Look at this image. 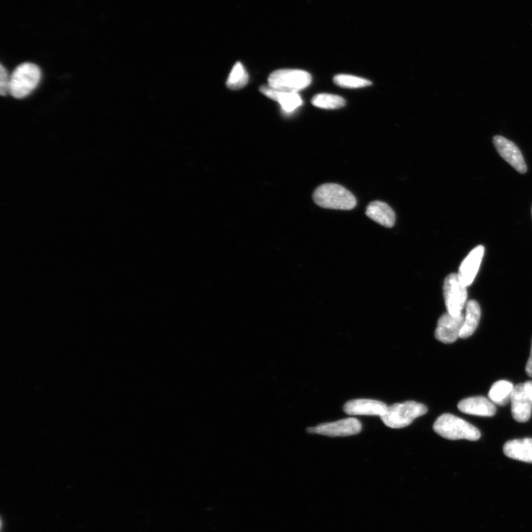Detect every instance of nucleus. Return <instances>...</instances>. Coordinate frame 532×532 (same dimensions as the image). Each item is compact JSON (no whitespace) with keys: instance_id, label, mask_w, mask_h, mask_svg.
<instances>
[{"instance_id":"1","label":"nucleus","mask_w":532,"mask_h":532,"mask_svg":"<svg viewBox=\"0 0 532 532\" xmlns=\"http://www.w3.org/2000/svg\"><path fill=\"white\" fill-rule=\"evenodd\" d=\"M313 198L316 204L325 209L351 210L357 206L354 195L336 184L320 186L313 192Z\"/></svg>"},{"instance_id":"2","label":"nucleus","mask_w":532,"mask_h":532,"mask_svg":"<svg viewBox=\"0 0 532 532\" xmlns=\"http://www.w3.org/2000/svg\"><path fill=\"white\" fill-rule=\"evenodd\" d=\"M434 429L440 436L449 440L478 441L480 432L468 422L452 414H443L436 421Z\"/></svg>"},{"instance_id":"3","label":"nucleus","mask_w":532,"mask_h":532,"mask_svg":"<svg viewBox=\"0 0 532 532\" xmlns=\"http://www.w3.org/2000/svg\"><path fill=\"white\" fill-rule=\"evenodd\" d=\"M39 66L33 63L21 64L10 76L9 93L15 98H23L38 86L41 80Z\"/></svg>"},{"instance_id":"4","label":"nucleus","mask_w":532,"mask_h":532,"mask_svg":"<svg viewBox=\"0 0 532 532\" xmlns=\"http://www.w3.org/2000/svg\"><path fill=\"white\" fill-rule=\"evenodd\" d=\"M427 412V407L424 405L409 401L388 407L381 420L388 427L400 429L409 426L415 419Z\"/></svg>"},{"instance_id":"5","label":"nucleus","mask_w":532,"mask_h":532,"mask_svg":"<svg viewBox=\"0 0 532 532\" xmlns=\"http://www.w3.org/2000/svg\"><path fill=\"white\" fill-rule=\"evenodd\" d=\"M312 81L309 73L296 69L275 71L268 79L269 86L274 90L298 93L311 85Z\"/></svg>"},{"instance_id":"6","label":"nucleus","mask_w":532,"mask_h":532,"mask_svg":"<svg viewBox=\"0 0 532 532\" xmlns=\"http://www.w3.org/2000/svg\"><path fill=\"white\" fill-rule=\"evenodd\" d=\"M444 296L448 313L458 316L468 303V287L458 274H449L444 282Z\"/></svg>"},{"instance_id":"7","label":"nucleus","mask_w":532,"mask_h":532,"mask_svg":"<svg viewBox=\"0 0 532 532\" xmlns=\"http://www.w3.org/2000/svg\"><path fill=\"white\" fill-rule=\"evenodd\" d=\"M362 430V424L354 418L342 420L335 422L325 423L315 427H309L308 434L331 437H344L357 435Z\"/></svg>"},{"instance_id":"8","label":"nucleus","mask_w":532,"mask_h":532,"mask_svg":"<svg viewBox=\"0 0 532 532\" xmlns=\"http://www.w3.org/2000/svg\"><path fill=\"white\" fill-rule=\"evenodd\" d=\"M463 320V313L458 316L448 312L444 313L438 321L435 332L436 339L445 344L455 342L460 338Z\"/></svg>"},{"instance_id":"9","label":"nucleus","mask_w":532,"mask_h":532,"mask_svg":"<svg viewBox=\"0 0 532 532\" xmlns=\"http://www.w3.org/2000/svg\"><path fill=\"white\" fill-rule=\"evenodd\" d=\"M496 151L509 163L513 168L519 173L524 174L527 171L524 158L519 149L511 141L501 136H496L493 139Z\"/></svg>"},{"instance_id":"10","label":"nucleus","mask_w":532,"mask_h":532,"mask_svg":"<svg viewBox=\"0 0 532 532\" xmlns=\"http://www.w3.org/2000/svg\"><path fill=\"white\" fill-rule=\"evenodd\" d=\"M485 251L483 245H478L461 262L458 274L466 287L471 286L474 282L483 260Z\"/></svg>"},{"instance_id":"11","label":"nucleus","mask_w":532,"mask_h":532,"mask_svg":"<svg viewBox=\"0 0 532 532\" xmlns=\"http://www.w3.org/2000/svg\"><path fill=\"white\" fill-rule=\"evenodd\" d=\"M510 403L512 417L515 421L524 423L530 420L532 403L525 391L524 384L514 387Z\"/></svg>"},{"instance_id":"12","label":"nucleus","mask_w":532,"mask_h":532,"mask_svg":"<svg viewBox=\"0 0 532 532\" xmlns=\"http://www.w3.org/2000/svg\"><path fill=\"white\" fill-rule=\"evenodd\" d=\"M388 407L384 403L372 399H354L345 405L344 411L352 415H377L381 417Z\"/></svg>"},{"instance_id":"13","label":"nucleus","mask_w":532,"mask_h":532,"mask_svg":"<svg viewBox=\"0 0 532 532\" xmlns=\"http://www.w3.org/2000/svg\"><path fill=\"white\" fill-rule=\"evenodd\" d=\"M458 408L461 412L478 417H492L496 413L493 403L483 396L465 398L458 403Z\"/></svg>"},{"instance_id":"14","label":"nucleus","mask_w":532,"mask_h":532,"mask_svg":"<svg viewBox=\"0 0 532 532\" xmlns=\"http://www.w3.org/2000/svg\"><path fill=\"white\" fill-rule=\"evenodd\" d=\"M260 92L265 96L277 102L282 110L291 113L303 105V99L298 93H289L274 90L268 86H262Z\"/></svg>"},{"instance_id":"15","label":"nucleus","mask_w":532,"mask_h":532,"mask_svg":"<svg viewBox=\"0 0 532 532\" xmlns=\"http://www.w3.org/2000/svg\"><path fill=\"white\" fill-rule=\"evenodd\" d=\"M504 453L511 459L532 463V439L509 441L504 446Z\"/></svg>"},{"instance_id":"16","label":"nucleus","mask_w":532,"mask_h":532,"mask_svg":"<svg viewBox=\"0 0 532 532\" xmlns=\"http://www.w3.org/2000/svg\"><path fill=\"white\" fill-rule=\"evenodd\" d=\"M366 215L377 224L387 228H391L395 222V215L393 210L387 204L381 202L371 203Z\"/></svg>"},{"instance_id":"17","label":"nucleus","mask_w":532,"mask_h":532,"mask_svg":"<svg viewBox=\"0 0 532 532\" xmlns=\"http://www.w3.org/2000/svg\"><path fill=\"white\" fill-rule=\"evenodd\" d=\"M465 308L466 313L460 335L461 339H468L474 334L481 316L480 307L475 301H468Z\"/></svg>"},{"instance_id":"18","label":"nucleus","mask_w":532,"mask_h":532,"mask_svg":"<svg viewBox=\"0 0 532 532\" xmlns=\"http://www.w3.org/2000/svg\"><path fill=\"white\" fill-rule=\"evenodd\" d=\"M514 389L510 381L501 380L495 382L489 392L490 401L499 406H506L511 402Z\"/></svg>"},{"instance_id":"19","label":"nucleus","mask_w":532,"mask_h":532,"mask_svg":"<svg viewBox=\"0 0 532 532\" xmlns=\"http://www.w3.org/2000/svg\"><path fill=\"white\" fill-rule=\"evenodd\" d=\"M311 103L315 107L326 110L339 109L345 105V101L342 97L328 93L316 95L312 98Z\"/></svg>"},{"instance_id":"20","label":"nucleus","mask_w":532,"mask_h":532,"mask_svg":"<svg viewBox=\"0 0 532 532\" xmlns=\"http://www.w3.org/2000/svg\"><path fill=\"white\" fill-rule=\"evenodd\" d=\"M248 81V75L241 62H237L228 77L227 87L231 90H239L244 88Z\"/></svg>"},{"instance_id":"21","label":"nucleus","mask_w":532,"mask_h":532,"mask_svg":"<svg viewBox=\"0 0 532 532\" xmlns=\"http://www.w3.org/2000/svg\"><path fill=\"white\" fill-rule=\"evenodd\" d=\"M334 82L340 88L353 89L369 87L372 85V82L368 79L347 74L335 76Z\"/></svg>"},{"instance_id":"22","label":"nucleus","mask_w":532,"mask_h":532,"mask_svg":"<svg viewBox=\"0 0 532 532\" xmlns=\"http://www.w3.org/2000/svg\"><path fill=\"white\" fill-rule=\"evenodd\" d=\"M10 77L4 66H0V93L6 96L9 93Z\"/></svg>"},{"instance_id":"23","label":"nucleus","mask_w":532,"mask_h":532,"mask_svg":"<svg viewBox=\"0 0 532 532\" xmlns=\"http://www.w3.org/2000/svg\"><path fill=\"white\" fill-rule=\"evenodd\" d=\"M526 371L528 376L532 378V342H531L530 357L526 364Z\"/></svg>"},{"instance_id":"24","label":"nucleus","mask_w":532,"mask_h":532,"mask_svg":"<svg viewBox=\"0 0 532 532\" xmlns=\"http://www.w3.org/2000/svg\"><path fill=\"white\" fill-rule=\"evenodd\" d=\"M524 388L532 403V381H526L524 383Z\"/></svg>"},{"instance_id":"25","label":"nucleus","mask_w":532,"mask_h":532,"mask_svg":"<svg viewBox=\"0 0 532 532\" xmlns=\"http://www.w3.org/2000/svg\"><path fill=\"white\" fill-rule=\"evenodd\" d=\"M531 212H532V210H531Z\"/></svg>"}]
</instances>
